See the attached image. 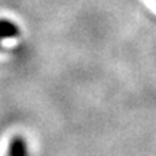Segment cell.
Returning <instances> with one entry per match:
<instances>
[{
	"instance_id": "cell-1",
	"label": "cell",
	"mask_w": 156,
	"mask_h": 156,
	"mask_svg": "<svg viewBox=\"0 0 156 156\" xmlns=\"http://www.w3.org/2000/svg\"><path fill=\"white\" fill-rule=\"evenodd\" d=\"M7 156H29V149L26 140L22 136H15L9 143Z\"/></svg>"
},
{
	"instance_id": "cell-2",
	"label": "cell",
	"mask_w": 156,
	"mask_h": 156,
	"mask_svg": "<svg viewBox=\"0 0 156 156\" xmlns=\"http://www.w3.org/2000/svg\"><path fill=\"white\" fill-rule=\"evenodd\" d=\"M20 30H19V26L15 25L12 20H7V19H0V44L3 41H7V39H13L19 36Z\"/></svg>"
}]
</instances>
